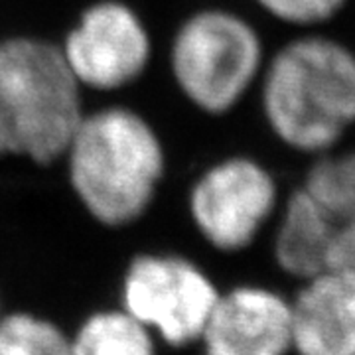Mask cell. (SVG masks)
Listing matches in <instances>:
<instances>
[{"label": "cell", "instance_id": "5b68a950", "mask_svg": "<svg viewBox=\"0 0 355 355\" xmlns=\"http://www.w3.org/2000/svg\"><path fill=\"white\" fill-rule=\"evenodd\" d=\"M123 310L172 347L200 342L219 291L193 261L172 253H142L123 277Z\"/></svg>", "mask_w": 355, "mask_h": 355}, {"label": "cell", "instance_id": "7a4b0ae2", "mask_svg": "<svg viewBox=\"0 0 355 355\" xmlns=\"http://www.w3.org/2000/svg\"><path fill=\"white\" fill-rule=\"evenodd\" d=\"M83 114V87L60 44L38 36L0 40V160L60 162Z\"/></svg>", "mask_w": 355, "mask_h": 355}, {"label": "cell", "instance_id": "9c48e42d", "mask_svg": "<svg viewBox=\"0 0 355 355\" xmlns=\"http://www.w3.org/2000/svg\"><path fill=\"white\" fill-rule=\"evenodd\" d=\"M291 304L292 355H355V272L300 280Z\"/></svg>", "mask_w": 355, "mask_h": 355}, {"label": "cell", "instance_id": "277c9868", "mask_svg": "<svg viewBox=\"0 0 355 355\" xmlns=\"http://www.w3.org/2000/svg\"><path fill=\"white\" fill-rule=\"evenodd\" d=\"M170 73L184 99L205 114L229 113L263 69V44L253 26L225 8H202L178 26Z\"/></svg>", "mask_w": 355, "mask_h": 355}, {"label": "cell", "instance_id": "8992f818", "mask_svg": "<svg viewBox=\"0 0 355 355\" xmlns=\"http://www.w3.org/2000/svg\"><path fill=\"white\" fill-rule=\"evenodd\" d=\"M277 202L272 174L249 156H229L205 168L188 193L193 227L221 253H239L253 245Z\"/></svg>", "mask_w": 355, "mask_h": 355}, {"label": "cell", "instance_id": "7c38bea8", "mask_svg": "<svg viewBox=\"0 0 355 355\" xmlns=\"http://www.w3.org/2000/svg\"><path fill=\"white\" fill-rule=\"evenodd\" d=\"M0 355H71V338L36 314H0Z\"/></svg>", "mask_w": 355, "mask_h": 355}, {"label": "cell", "instance_id": "8fae6325", "mask_svg": "<svg viewBox=\"0 0 355 355\" xmlns=\"http://www.w3.org/2000/svg\"><path fill=\"white\" fill-rule=\"evenodd\" d=\"M154 334L127 310L95 312L71 338V355H156Z\"/></svg>", "mask_w": 355, "mask_h": 355}, {"label": "cell", "instance_id": "6da1fadb", "mask_svg": "<svg viewBox=\"0 0 355 355\" xmlns=\"http://www.w3.org/2000/svg\"><path fill=\"white\" fill-rule=\"evenodd\" d=\"M62 160L85 214L111 229L139 221L166 174V150L156 128L121 105L85 111Z\"/></svg>", "mask_w": 355, "mask_h": 355}, {"label": "cell", "instance_id": "52a82bcc", "mask_svg": "<svg viewBox=\"0 0 355 355\" xmlns=\"http://www.w3.org/2000/svg\"><path fill=\"white\" fill-rule=\"evenodd\" d=\"M60 48L77 83L103 93L132 85L153 60L148 28L123 0L89 4Z\"/></svg>", "mask_w": 355, "mask_h": 355}, {"label": "cell", "instance_id": "30bf717a", "mask_svg": "<svg viewBox=\"0 0 355 355\" xmlns=\"http://www.w3.org/2000/svg\"><path fill=\"white\" fill-rule=\"evenodd\" d=\"M272 254L280 270L298 280L328 270L330 227L324 214L302 188L292 191L284 202Z\"/></svg>", "mask_w": 355, "mask_h": 355}, {"label": "cell", "instance_id": "3957f363", "mask_svg": "<svg viewBox=\"0 0 355 355\" xmlns=\"http://www.w3.org/2000/svg\"><path fill=\"white\" fill-rule=\"evenodd\" d=\"M261 107L286 146L326 153L355 123V55L330 38L294 40L266 65Z\"/></svg>", "mask_w": 355, "mask_h": 355}, {"label": "cell", "instance_id": "5bb4252c", "mask_svg": "<svg viewBox=\"0 0 355 355\" xmlns=\"http://www.w3.org/2000/svg\"><path fill=\"white\" fill-rule=\"evenodd\" d=\"M330 254L328 270H347L355 272V214L345 217L330 229Z\"/></svg>", "mask_w": 355, "mask_h": 355}, {"label": "cell", "instance_id": "4fadbf2b", "mask_svg": "<svg viewBox=\"0 0 355 355\" xmlns=\"http://www.w3.org/2000/svg\"><path fill=\"white\" fill-rule=\"evenodd\" d=\"M265 12L294 26L318 24L331 18L345 0H254Z\"/></svg>", "mask_w": 355, "mask_h": 355}, {"label": "cell", "instance_id": "ba28073f", "mask_svg": "<svg viewBox=\"0 0 355 355\" xmlns=\"http://www.w3.org/2000/svg\"><path fill=\"white\" fill-rule=\"evenodd\" d=\"M200 343L203 355H292L288 298L257 284L219 292Z\"/></svg>", "mask_w": 355, "mask_h": 355}]
</instances>
